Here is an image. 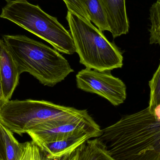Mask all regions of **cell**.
I'll list each match as a JSON object with an SVG mask.
<instances>
[{"label":"cell","mask_w":160,"mask_h":160,"mask_svg":"<svg viewBox=\"0 0 160 160\" xmlns=\"http://www.w3.org/2000/svg\"><path fill=\"white\" fill-rule=\"evenodd\" d=\"M98 138L117 160H160V119L148 107L124 116Z\"/></svg>","instance_id":"cell-1"},{"label":"cell","mask_w":160,"mask_h":160,"mask_svg":"<svg viewBox=\"0 0 160 160\" xmlns=\"http://www.w3.org/2000/svg\"><path fill=\"white\" fill-rule=\"evenodd\" d=\"M20 75L27 72L45 86L53 87L74 72L57 50L21 35L3 36Z\"/></svg>","instance_id":"cell-2"},{"label":"cell","mask_w":160,"mask_h":160,"mask_svg":"<svg viewBox=\"0 0 160 160\" xmlns=\"http://www.w3.org/2000/svg\"><path fill=\"white\" fill-rule=\"evenodd\" d=\"M0 18L35 35L65 54L76 52L73 38L57 19L27 0H6Z\"/></svg>","instance_id":"cell-3"},{"label":"cell","mask_w":160,"mask_h":160,"mask_svg":"<svg viewBox=\"0 0 160 160\" xmlns=\"http://www.w3.org/2000/svg\"><path fill=\"white\" fill-rule=\"evenodd\" d=\"M66 19L81 64L99 71H111L123 67L121 51L91 22L69 11Z\"/></svg>","instance_id":"cell-4"},{"label":"cell","mask_w":160,"mask_h":160,"mask_svg":"<svg viewBox=\"0 0 160 160\" xmlns=\"http://www.w3.org/2000/svg\"><path fill=\"white\" fill-rule=\"evenodd\" d=\"M77 110L46 101L9 100L0 109V122L13 133L22 135L40 123Z\"/></svg>","instance_id":"cell-5"},{"label":"cell","mask_w":160,"mask_h":160,"mask_svg":"<svg viewBox=\"0 0 160 160\" xmlns=\"http://www.w3.org/2000/svg\"><path fill=\"white\" fill-rule=\"evenodd\" d=\"M92 132L100 136L99 125L86 110H78L49 119L32 128L27 133L38 147L74 135Z\"/></svg>","instance_id":"cell-6"},{"label":"cell","mask_w":160,"mask_h":160,"mask_svg":"<svg viewBox=\"0 0 160 160\" xmlns=\"http://www.w3.org/2000/svg\"><path fill=\"white\" fill-rule=\"evenodd\" d=\"M78 88L97 94L108 100L114 106L126 100L127 87L124 82L112 75L111 71H99L86 68L76 76Z\"/></svg>","instance_id":"cell-7"},{"label":"cell","mask_w":160,"mask_h":160,"mask_svg":"<svg viewBox=\"0 0 160 160\" xmlns=\"http://www.w3.org/2000/svg\"><path fill=\"white\" fill-rule=\"evenodd\" d=\"M105 10L114 38L127 34L129 30L126 0H100Z\"/></svg>","instance_id":"cell-8"},{"label":"cell","mask_w":160,"mask_h":160,"mask_svg":"<svg viewBox=\"0 0 160 160\" xmlns=\"http://www.w3.org/2000/svg\"><path fill=\"white\" fill-rule=\"evenodd\" d=\"M0 75L3 92L7 101L9 100L18 86L20 74L12 55L2 39H0Z\"/></svg>","instance_id":"cell-9"},{"label":"cell","mask_w":160,"mask_h":160,"mask_svg":"<svg viewBox=\"0 0 160 160\" xmlns=\"http://www.w3.org/2000/svg\"><path fill=\"white\" fill-rule=\"evenodd\" d=\"M99 135L92 132H86L74 135L61 141L45 144L39 148L48 158L58 159L70 155L81 145Z\"/></svg>","instance_id":"cell-10"},{"label":"cell","mask_w":160,"mask_h":160,"mask_svg":"<svg viewBox=\"0 0 160 160\" xmlns=\"http://www.w3.org/2000/svg\"><path fill=\"white\" fill-rule=\"evenodd\" d=\"M66 160H117L98 138L89 139L68 155Z\"/></svg>","instance_id":"cell-11"},{"label":"cell","mask_w":160,"mask_h":160,"mask_svg":"<svg viewBox=\"0 0 160 160\" xmlns=\"http://www.w3.org/2000/svg\"><path fill=\"white\" fill-rule=\"evenodd\" d=\"M90 21L101 32L108 31L110 28L107 15L100 0H84Z\"/></svg>","instance_id":"cell-12"},{"label":"cell","mask_w":160,"mask_h":160,"mask_svg":"<svg viewBox=\"0 0 160 160\" xmlns=\"http://www.w3.org/2000/svg\"><path fill=\"white\" fill-rule=\"evenodd\" d=\"M1 128L5 144L7 160H19L22 143H20L14 137L13 132L4 127L2 123Z\"/></svg>","instance_id":"cell-13"},{"label":"cell","mask_w":160,"mask_h":160,"mask_svg":"<svg viewBox=\"0 0 160 160\" xmlns=\"http://www.w3.org/2000/svg\"><path fill=\"white\" fill-rule=\"evenodd\" d=\"M149 19L151 22L150 44H158L160 46V0H157L149 9Z\"/></svg>","instance_id":"cell-14"},{"label":"cell","mask_w":160,"mask_h":160,"mask_svg":"<svg viewBox=\"0 0 160 160\" xmlns=\"http://www.w3.org/2000/svg\"><path fill=\"white\" fill-rule=\"evenodd\" d=\"M150 98L148 108L154 113L156 108L160 106V63L157 71L149 82Z\"/></svg>","instance_id":"cell-15"},{"label":"cell","mask_w":160,"mask_h":160,"mask_svg":"<svg viewBox=\"0 0 160 160\" xmlns=\"http://www.w3.org/2000/svg\"><path fill=\"white\" fill-rule=\"evenodd\" d=\"M19 160H46L44 152L33 142L22 143Z\"/></svg>","instance_id":"cell-16"},{"label":"cell","mask_w":160,"mask_h":160,"mask_svg":"<svg viewBox=\"0 0 160 160\" xmlns=\"http://www.w3.org/2000/svg\"><path fill=\"white\" fill-rule=\"evenodd\" d=\"M68 11L78 16L84 20L90 21L84 0H63ZM91 22V21H90Z\"/></svg>","instance_id":"cell-17"},{"label":"cell","mask_w":160,"mask_h":160,"mask_svg":"<svg viewBox=\"0 0 160 160\" xmlns=\"http://www.w3.org/2000/svg\"><path fill=\"white\" fill-rule=\"evenodd\" d=\"M0 160H7L5 144L2 133L1 123L0 122Z\"/></svg>","instance_id":"cell-18"},{"label":"cell","mask_w":160,"mask_h":160,"mask_svg":"<svg viewBox=\"0 0 160 160\" xmlns=\"http://www.w3.org/2000/svg\"><path fill=\"white\" fill-rule=\"evenodd\" d=\"M5 98L4 96L3 92L2 86V80H1V75H0V109L2 106L6 102Z\"/></svg>","instance_id":"cell-19"},{"label":"cell","mask_w":160,"mask_h":160,"mask_svg":"<svg viewBox=\"0 0 160 160\" xmlns=\"http://www.w3.org/2000/svg\"><path fill=\"white\" fill-rule=\"evenodd\" d=\"M155 112H156V114L160 118V106H158V108H157V109H156Z\"/></svg>","instance_id":"cell-20"}]
</instances>
